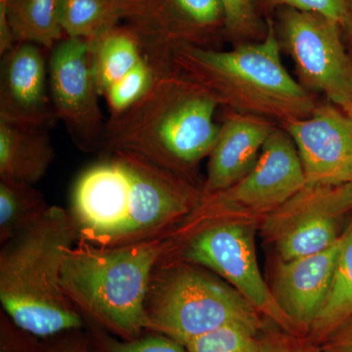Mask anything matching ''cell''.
Returning <instances> with one entry per match:
<instances>
[{
    "mask_svg": "<svg viewBox=\"0 0 352 352\" xmlns=\"http://www.w3.org/2000/svg\"><path fill=\"white\" fill-rule=\"evenodd\" d=\"M201 197L188 178L119 150L106 153L78 175L69 212L78 242L119 247L166 235Z\"/></svg>",
    "mask_w": 352,
    "mask_h": 352,
    "instance_id": "cell-1",
    "label": "cell"
},
{
    "mask_svg": "<svg viewBox=\"0 0 352 352\" xmlns=\"http://www.w3.org/2000/svg\"><path fill=\"white\" fill-rule=\"evenodd\" d=\"M217 106L214 97L184 76L171 69L162 72L138 103L107 120L100 150L138 153L188 178L219 138Z\"/></svg>",
    "mask_w": 352,
    "mask_h": 352,
    "instance_id": "cell-2",
    "label": "cell"
},
{
    "mask_svg": "<svg viewBox=\"0 0 352 352\" xmlns=\"http://www.w3.org/2000/svg\"><path fill=\"white\" fill-rule=\"evenodd\" d=\"M170 68L242 115L286 124L310 117L314 97L285 69L274 25L261 43L230 51L182 44L170 51Z\"/></svg>",
    "mask_w": 352,
    "mask_h": 352,
    "instance_id": "cell-3",
    "label": "cell"
},
{
    "mask_svg": "<svg viewBox=\"0 0 352 352\" xmlns=\"http://www.w3.org/2000/svg\"><path fill=\"white\" fill-rule=\"evenodd\" d=\"M78 242L69 210L51 206L34 226L1 245L0 302L23 330L48 340L87 327L65 296V254Z\"/></svg>",
    "mask_w": 352,
    "mask_h": 352,
    "instance_id": "cell-4",
    "label": "cell"
},
{
    "mask_svg": "<svg viewBox=\"0 0 352 352\" xmlns=\"http://www.w3.org/2000/svg\"><path fill=\"white\" fill-rule=\"evenodd\" d=\"M168 248L163 236L111 248L76 242L65 254L62 289L87 323L135 339L148 332L146 296Z\"/></svg>",
    "mask_w": 352,
    "mask_h": 352,
    "instance_id": "cell-5",
    "label": "cell"
},
{
    "mask_svg": "<svg viewBox=\"0 0 352 352\" xmlns=\"http://www.w3.org/2000/svg\"><path fill=\"white\" fill-rule=\"evenodd\" d=\"M212 273L182 259L161 258L146 296L148 332L161 333L183 346L224 326L261 332L258 310Z\"/></svg>",
    "mask_w": 352,
    "mask_h": 352,
    "instance_id": "cell-6",
    "label": "cell"
},
{
    "mask_svg": "<svg viewBox=\"0 0 352 352\" xmlns=\"http://www.w3.org/2000/svg\"><path fill=\"white\" fill-rule=\"evenodd\" d=\"M300 157L287 131L273 129L254 168L232 186L201 196L196 208L166 237L173 249L223 220L267 215L307 185Z\"/></svg>",
    "mask_w": 352,
    "mask_h": 352,
    "instance_id": "cell-7",
    "label": "cell"
},
{
    "mask_svg": "<svg viewBox=\"0 0 352 352\" xmlns=\"http://www.w3.org/2000/svg\"><path fill=\"white\" fill-rule=\"evenodd\" d=\"M164 258L182 259L210 270L285 332L300 335L264 281L256 258L252 222L239 219L217 222L190 236Z\"/></svg>",
    "mask_w": 352,
    "mask_h": 352,
    "instance_id": "cell-8",
    "label": "cell"
},
{
    "mask_svg": "<svg viewBox=\"0 0 352 352\" xmlns=\"http://www.w3.org/2000/svg\"><path fill=\"white\" fill-rule=\"evenodd\" d=\"M342 30L320 14L292 8L282 14L285 44L303 85L347 113L352 106V59L342 43Z\"/></svg>",
    "mask_w": 352,
    "mask_h": 352,
    "instance_id": "cell-9",
    "label": "cell"
},
{
    "mask_svg": "<svg viewBox=\"0 0 352 352\" xmlns=\"http://www.w3.org/2000/svg\"><path fill=\"white\" fill-rule=\"evenodd\" d=\"M352 210L346 184H310L264 217L265 237L276 248L280 261L302 258L332 247L340 234V220Z\"/></svg>",
    "mask_w": 352,
    "mask_h": 352,
    "instance_id": "cell-10",
    "label": "cell"
},
{
    "mask_svg": "<svg viewBox=\"0 0 352 352\" xmlns=\"http://www.w3.org/2000/svg\"><path fill=\"white\" fill-rule=\"evenodd\" d=\"M48 78L57 120L83 151L100 150L107 122L99 105L88 41L65 38L58 43L51 51Z\"/></svg>",
    "mask_w": 352,
    "mask_h": 352,
    "instance_id": "cell-11",
    "label": "cell"
},
{
    "mask_svg": "<svg viewBox=\"0 0 352 352\" xmlns=\"http://www.w3.org/2000/svg\"><path fill=\"white\" fill-rule=\"evenodd\" d=\"M302 161L307 183L340 186L352 180V118L332 106L283 124Z\"/></svg>",
    "mask_w": 352,
    "mask_h": 352,
    "instance_id": "cell-12",
    "label": "cell"
},
{
    "mask_svg": "<svg viewBox=\"0 0 352 352\" xmlns=\"http://www.w3.org/2000/svg\"><path fill=\"white\" fill-rule=\"evenodd\" d=\"M1 57L0 120L51 127L57 117L48 91V63L43 47L16 43Z\"/></svg>",
    "mask_w": 352,
    "mask_h": 352,
    "instance_id": "cell-13",
    "label": "cell"
},
{
    "mask_svg": "<svg viewBox=\"0 0 352 352\" xmlns=\"http://www.w3.org/2000/svg\"><path fill=\"white\" fill-rule=\"evenodd\" d=\"M340 245L342 236L325 251L278 263L271 291L300 333L310 330L327 300Z\"/></svg>",
    "mask_w": 352,
    "mask_h": 352,
    "instance_id": "cell-14",
    "label": "cell"
},
{
    "mask_svg": "<svg viewBox=\"0 0 352 352\" xmlns=\"http://www.w3.org/2000/svg\"><path fill=\"white\" fill-rule=\"evenodd\" d=\"M273 129L270 120L256 116L238 113L229 118L220 126L219 138L208 155L201 196L223 191L250 173Z\"/></svg>",
    "mask_w": 352,
    "mask_h": 352,
    "instance_id": "cell-15",
    "label": "cell"
},
{
    "mask_svg": "<svg viewBox=\"0 0 352 352\" xmlns=\"http://www.w3.org/2000/svg\"><path fill=\"white\" fill-rule=\"evenodd\" d=\"M50 129L0 120V179L32 185L43 179L55 159Z\"/></svg>",
    "mask_w": 352,
    "mask_h": 352,
    "instance_id": "cell-16",
    "label": "cell"
},
{
    "mask_svg": "<svg viewBox=\"0 0 352 352\" xmlns=\"http://www.w3.org/2000/svg\"><path fill=\"white\" fill-rule=\"evenodd\" d=\"M87 41L92 75L101 97L146 56L140 38L132 29L117 27Z\"/></svg>",
    "mask_w": 352,
    "mask_h": 352,
    "instance_id": "cell-17",
    "label": "cell"
},
{
    "mask_svg": "<svg viewBox=\"0 0 352 352\" xmlns=\"http://www.w3.org/2000/svg\"><path fill=\"white\" fill-rule=\"evenodd\" d=\"M144 0H63L62 27L66 38L91 41L138 13Z\"/></svg>",
    "mask_w": 352,
    "mask_h": 352,
    "instance_id": "cell-18",
    "label": "cell"
},
{
    "mask_svg": "<svg viewBox=\"0 0 352 352\" xmlns=\"http://www.w3.org/2000/svg\"><path fill=\"white\" fill-rule=\"evenodd\" d=\"M62 4L63 0H8L7 18L15 43L53 48L66 38Z\"/></svg>",
    "mask_w": 352,
    "mask_h": 352,
    "instance_id": "cell-19",
    "label": "cell"
},
{
    "mask_svg": "<svg viewBox=\"0 0 352 352\" xmlns=\"http://www.w3.org/2000/svg\"><path fill=\"white\" fill-rule=\"evenodd\" d=\"M352 316V219L342 234V245L327 300L310 328V338L322 344Z\"/></svg>",
    "mask_w": 352,
    "mask_h": 352,
    "instance_id": "cell-20",
    "label": "cell"
},
{
    "mask_svg": "<svg viewBox=\"0 0 352 352\" xmlns=\"http://www.w3.org/2000/svg\"><path fill=\"white\" fill-rule=\"evenodd\" d=\"M50 207L34 185L0 179V244L34 226Z\"/></svg>",
    "mask_w": 352,
    "mask_h": 352,
    "instance_id": "cell-21",
    "label": "cell"
},
{
    "mask_svg": "<svg viewBox=\"0 0 352 352\" xmlns=\"http://www.w3.org/2000/svg\"><path fill=\"white\" fill-rule=\"evenodd\" d=\"M170 69L160 66L146 55L144 59L124 78L109 88L103 98L107 102L110 118L117 117L131 108L154 85L162 72Z\"/></svg>",
    "mask_w": 352,
    "mask_h": 352,
    "instance_id": "cell-22",
    "label": "cell"
},
{
    "mask_svg": "<svg viewBox=\"0 0 352 352\" xmlns=\"http://www.w3.org/2000/svg\"><path fill=\"white\" fill-rule=\"evenodd\" d=\"M261 332L228 325L201 336L185 346L187 352H263Z\"/></svg>",
    "mask_w": 352,
    "mask_h": 352,
    "instance_id": "cell-23",
    "label": "cell"
},
{
    "mask_svg": "<svg viewBox=\"0 0 352 352\" xmlns=\"http://www.w3.org/2000/svg\"><path fill=\"white\" fill-rule=\"evenodd\" d=\"M87 333L96 352H187L185 346L161 333L149 332L132 340H122L94 324Z\"/></svg>",
    "mask_w": 352,
    "mask_h": 352,
    "instance_id": "cell-24",
    "label": "cell"
},
{
    "mask_svg": "<svg viewBox=\"0 0 352 352\" xmlns=\"http://www.w3.org/2000/svg\"><path fill=\"white\" fill-rule=\"evenodd\" d=\"M45 340L23 330L0 312V352H44Z\"/></svg>",
    "mask_w": 352,
    "mask_h": 352,
    "instance_id": "cell-25",
    "label": "cell"
},
{
    "mask_svg": "<svg viewBox=\"0 0 352 352\" xmlns=\"http://www.w3.org/2000/svg\"><path fill=\"white\" fill-rule=\"evenodd\" d=\"M224 23L237 36H252L258 30V21L252 0H222Z\"/></svg>",
    "mask_w": 352,
    "mask_h": 352,
    "instance_id": "cell-26",
    "label": "cell"
},
{
    "mask_svg": "<svg viewBox=\"0 0 352 352\" xmlns=\"http://www.w3.org/2000/svg\"><path fill=\"white\" fill-rule=\"evenodd\" d=\"M272 6L320 14L344 28L351 0H268Z\"/></svg>",
    "mask_w": 352,
    "mask_h": 352,
    "instance_id": "cell-27",
    "label": "cell"
},
{
    "mask_svg": "<svg viewBox=\"0 0 352 352\" xmlns=\"http://www.w3.org/2000/svg\"><path fill=\"white\" fill-rule=\"evenodd\" d=\"M261 337L263 352H324L321 344L289 333H261Z\"/></svg>",
    "mask_w": 352,
    "mask_h": 352,
    "instance_id": "cell-28",
    "label": "cell"
},
{
    "mask_svg": "<svg viewBox=\"0 0 352 352\" xmlns=\"http://www.w3.org/2000/svg\"><path fill=\"white\" fill-rule=\"evenodd\" d=\"M45 340L44 352H96L88 333L82 330L57 336Z\"/></svg>",
    "mask_w": 352,
    "mask_h": 352,
    "instance_id": "cell-29",
    "label": "cell"
},
{
    "mask_svg": "<svg viewBox=\"0 0 352 352\" xmlns=\"http://www.w3.org/2000/svg\"><path fill=\"white\" fill-rule=\"evenodd\" d=\"M320 344L324 352H352V316Z\"/></svg>",
    "mask_w": 352,
    "mask_h": 352,
    "instance_id": "cell-30",
    "label": "cell"
},
{
    "mask_svg": "<svg viewBox=\"0 0 352 352\" xmlns=\"http://www.w3.org/2000/svg\"><path fill=\"white\" fill-rule=\"evenodd\" d=\"M8 0H0V54L4 55L15 45L7 18Z\"/></svg>",
    "mask_w": 352,
    "mask_h": 352,
    "instance_id": "cell-31",
    "label": "cell"
},
{
    "mask_svg": "<svg viewBox=\"0 0 352 352\" xmlns=\"http://www.w3.org/2000/svg\"><path fill=\"white\" fill-rule=\"evenodd\" d=\"M342 29L346 32L347 36H349V38L351 39L352 43V0L351 7H349V14H347L346 23H344V25Z\"/></svg>",
    "mask_w": 352,
    "mask_h": 352,
    "instance_id": "cell-32",
    "label": "cell"
},
{
    "mask_svg": "<svg viewBox=\"0 0 352 352\" xmlns=\"http://www.w3.org/2000/svg\"><path fill=\"white\" fill-rule=\"evenodd\" d=\"M347 189H349V195H351V201H352V180L351 182L347 183L346 184Z\"/></svg>",
    "mask_w": 352,
    "mask_h": 352,
    "instance_id": "cell-33",
    "label": "cell"
},
{
    "mask_svg": "<svg viewBox=\"0 0 352 352\" xmlns=\"http://www.w3.org/2000/svg\"><path fill=\"white\" fill-rule=\"evenodd\" d=\"M347 115H349V117L352 118V106H351V110H349V112L347 113Z\"/></svg>",
    "mask_w": 352,
    "mask_h": 352,
    "instance_id": "cell-34",
    "label": "cell"
}]
</instances>
